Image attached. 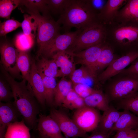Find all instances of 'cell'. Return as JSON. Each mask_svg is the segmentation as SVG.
<instances>
[{
	"instance_id": "7a4b0ae2",
	"label": "cell",
	"mask_w": 138,
	"mask_h": 138,
	"mask_svg": "<svg viewBox=\"0 0 138 138\" xmlns=\"http://www.w3.org/2000/svg\"><path fill=\"white\" fill-rule=\"evenodd\" d=\"M98 15L91 8L87 0H70L57 21L62 25L65 33L70 32L73 27L82 31L92 25L101 22Z\"/></svg>"
},
{
	"instance_id": "ee69618b",
	"label": "cell",
	"mask_w": 138,
	"mask_h": 138,
	"mask_svg": "<svg viewBox=\"0 0 138 138\" xmlns=\"http://www.w3.org/2000/svg\"><path fill=\"white\" fill-rule=\"evenodd\" d=\"M136 138H138V136Z\"/></svg>"
},
{
	"instance_id": "8992f818",
	"label": "cell",
	"mask_w": 138,
	"mask_h": 138,
	"mask_svg": "<svg viewBox=\"0 0 138 138\" xmlns=\"http://www.w3.org/2000/svg\"><path fill=\"white\" fill-rule=\"evenodd\" d=\"M113 81L105 93L109 101H120L133 95L138 91V78L123 75Z\"/></svg>"
},
{
	"instance_id": "e0dca14e",
	"label": "cell",
	"mask_w": 138,
	"mask_h": 138,
	"mask_svg": "<svg viewBox=\"0 0 138 138\" xmlns=\"http://www.w3.org/2000/svg\"><path fill=\"white\" fill-rule=\"evenodd\" d=\"M127 0H108L98 16L100 21L106 25L112 21L118 11Z\"/></svg>"
},
{
	"instance_id": "603a6c76",
	"label": "cell",
	"mask_w": 138,
	"mask_h": 138,
	"mask_svg": "<svg viewBox=\"0 0 138 138\" xmlns=\"http://www.w3.org/2000/svg\"><path fill=\"white\" fill-rule=\"evenodd\" d=\"M36 65L37 70L41 75L55 78L59 77L58 68L53 59L49 60L42 57L38 60Z\"/></svg>"
},
{
	"instance_id": "30bf717a",
	"label": "cell",
	"mask_w": 138,
	"mask_h": 138,
	"mask_svg": "<svg viewBox=\"0 0 138 138\" xmlns=\"http://www.w3.org/2000/svg\"><path fill=\"white\" fill-rule=\"evenodd\" d=\"M138 58V50L130 51L115 60L98 75V80L103 83L119 74Z\"/></svg>"
},
{
	"instance_id": "f35d334b",
	"label": "cell",
	"mask_w": 138,
	"mask_h": 138,
	"mask_svg": "<svg viewBox=\"0 0 138 138\" xmlns=\"http://www.w3.org/2000/svg\"><path fill=\"white\" fill-rule=\"evenodd\" d=\"M87 1L91 8L98 14L106 3L107 0H87Z\"/></svg>"
},
{
	"instance_id": "4dcf8cb0",
	"label": "cell",
	"mask_w": 138,
	"mask_h": 138,
	"mask_svg": "<svg viewBox=\"0 0 138 138\" xmlns=\"http://www.w3.org/2000/svg\"><path fill=\"white\" fill-rule=\"evenodd\" d=\"M119 101V106L120 109L129 110L138 117V91Z\"/></svg>"
},
{
	"instance_id": "52a82bcc",
	"label": "cell",
	"mask_w": 138,
	"mask_h": 138,
	"mask_svg": "<svg viewBox=\"0 0 138 138\" xmlns=\"http://www.w3.org/2000/svg\"><path fill=\"white\" fill-rule=\"evenodd\" d=\"M101 116L97 109L86 106L76 110L72 119L81 130L86 133L97 129Z\"/></svg>"
},
{
	"instance_id": "2e32d148",
	"label": "cell",
	"mask_w": 138,
	"mask_h": 138,
	"mask_svg": "<svg viewBox=\"0 0 138 138\" xmlns=\"http://www.w3.org/2000/svg\"><path fill=\"white\" fill-rule=\"evenodd\" d=\"M19 115H20L13 103L0 101V138H4L6 128L11 123L18 121Z\"/></svg>"
},
{
	"instance_id": "6da1fadb",
	"label": "cell",
	"mask_w": 138,
	"mask_h": 138,
	"mask_svg": "<svg viewBox=\"0 0 138 138\" xmlns=\"http://www.w3.org/2000/svg\"><path fill=\"white\" fill-rule=\"evenodd\" d=\"M1 69L11 88L14 104L25 122L30 128L35 129L37 123V116L40 114V108L36 98L28 89L26 82L23 79L20 82H17L2 66Z\"/></svg>"
},
{
	"instance_id": "484cf974",
	"label": "cell",
	"mask_w": 138,
	"mask_h": 138,
	"mask_svg": "<svg viewBox=\"0 0 138 138\" xmlns=\"http://www.w3.org/2000/svg\"><path fill=\"white\" fill-rule=\"evenodd\" d=\"M72 89V83L64 77L57 83L55 89L54 104L56 106L62 105L66 96Z\"/></svg>"
},
{
	"instance_id": "bcb514c9",
	"label": "cell",
	"mask_w": 138,
	"mask_h": 138,
	"mask_svg": "<svg viewBox=\"0 0 138 138\" xmlns=\"http://www.w3.org/2000/svg\"></svg>"
},
{
	"instance_id": "8fae6325",
	"label": "cell",
	"mask_w": 138,
	"mask_h": 138,
	"mask_svg": "<svg viewBox=\"0 0 138 138\" xmlns=\"http://www.w3.org/2000/svg\"><path fill=\"white\" fill-rule=\"evenodd\" d=\"M0 51L1 66L13 78H22L17 65V49L11 44L4 42L0 44Z\"/></svg>"
},
{
	"instance_id": "3957f363",
	"label": "cell",
	"mask_w": 138,
	"mask_h": 138,
	"mask_svg": "<svg viewBox=\"0 0 138 138\" xmlns=\"http://www.w3.org/2000/svg\"><path fill=\"white\" fill-rule=\"evenodd\" d=\"M105 25L106 42L113 50L116 48L126 54L138 50V22L112 21Z\"/></svg>"
},
{
	"instance_id": "d4e9b609",
	"label": "cell",
	"mask_w": 138,
	"mask_h": 138,
	"mask_svg": "<svg viewBox=\"0 0 138 138\" xmlns=\"http://www.w3.org/2000/svg\"><path fill=\"white\" fill-rule=\"evenodd\" d=\"M17 63L23 79L27 82L29 80L31 62L27 51L17 49Z\"/></svg>"
},
{
	"instance_id": "f1b7e54d",
	"label": "cell",
	"mask_w": 138,
	"mask_h": 138,
	"mask_svg": "<svg viewBox=\"0 0 138 138\" xmlns=\"http://www.w3.org/2000/svg\"><path fill=\"white\" fill-rule=\"evenodd\" d=\"M70 76L72 84L87 85L86 82L88 80H90L93 82L96 81L88 69L84 65L76 69Z\"/></svg>"
},
{
	"instance_id": "74e56055",
	"label": "cell",
	"mask_w": 138,
	"mask_h": 138,
	"mask_svg": "<svg viewBox=\"0 0 138 138\" xmlns=\"http://www.w3.org/2000/svg\"><path fill=\"white\" fill-rule=\"evenodd\" d=\"M113 138H136L138 136V130L125 129L116 131Z\"/></svg>"
},
{
	"instance_id": "d590c367",
	"label": "cell",
	"mask_w": 138,
	"mask_h": 138,
	"mask_svg": "<svg viewBox=\"0 0 138 138\" xmlns=\"http://www.w3.org/2000/svg\"><path fill=\"white\" fill-rule=\"evenodd\" d=\"M21 27V23L14 19H9L1 23L0 25V34L4 36Z\"/></svg>"
},
{
	"instance_id": "f546056e",
	"label": "cell",
	"mask_w": 138,
	"mask_h": 138,
	"mask_svg": "<svg viewBox=\"0 0 138 138\" xmlns=\"http://www.w3.org/2000/svg\"><path fill=\"white\" fill-rule=\"evenodd\" d=\"M24 20L21 23L23 33L27 36H30L34 38L37 28V23L32 15L25 14Z\"/></svg>"
},
{
	"instance_id": "5b68a950",
	"label": "cell",
	"mask_w": 138,
	"mask_h": 138,
	"mask_svg": "<svg viewBox=\"0 0 138 138\" xmlns=\"http://www.w3.org/2000/svg\"><path fill=\"white\" fill-rule=\"evenodd\" d=\"M27 11L34 17L37 23V40L39 47L37 56L38 59L45 46L60 34L61 27L57 21H54L50 16L42 15L38 12Z\"/></svg>"
},
{
	"instance_id": "ba28073f",
	"label": "cell",
	"mask_w": 138,
	"mask_h": 138,
	"mask_svg": "<svg viewBox=\"0 0 138 138\" xmlns=\"http://www.w3.org/2000/svg\"><path fill=\"white\" fill-rule=\"evenodd\" d=\"M49 115L56 122L62 132L67 138H86V133L81 130L72 119L62 112L52 109Z\"/></svg>"
},
{
	"instance_id": "44dd1931",
	"label": "cell",
	"mask_w": 138,
	"mask_h": 138,
	"mask_svg": "<svg viewBox=\"0 0 138 138\" xmlns=\"http://www.w3.org/2000/svg\"><path fill=\"white\" fill-rule=\"evenodd\" d=\"M86 106L103 112L110 107L109 100L105 94L96 90L92 94L84 99Z\"/></svg>"
},
{
	"instance_id": "7bdbcfd3",
	"label": "cell",
	"mask_w": 138,
	"mask_h": 138,
	"mask_svg": "<svg viewBox=\"0 0 138 138\" xmlns=\"http://www.w3.org/2000/svg\"><path fill=\"white\" fill-rule=\"evenodd\" d=\"M111 134L94 131L90 135L86 138H109Z\"/></svg>"
},
{
	"instance_id": "8d00e7d4",
	"label": "cell",
	"mask_w": 138,
	"mask_h": 138,
	"mask_svg": "<svg viewBox=\"0 0 138 138\" xmlns=\"http://www.w3.org/2000/svg\"><path fill=\"white\" fill-rule=\"evenodd\" d=\"M72 88L78 96L84 99L92 94L97 90L88 85L82 84H72Z\"/></svg>"
},
{
	"instance_id": "9c48e42d",
	"label": "cell",
	"mask_w": 138,
	"mask_h": 138,
	"mask_svg": "<svg viewBox=\"0 0 138 138\" xmlns=\"http://www.w3.org/2000/svg\"><path fill=\"white\" fill-rule=\"evenodd\" d=\"M82 31L77 30L75 31L59 34L45 46L41 55L47 58L52 57L57 52L67 50Z\"/></svg>"
},
{
	"instance_id": "60d3db41",
	"label": "cell",
	"mask_w": 138,
	"mask_h": 138,
	"mask_svg": "<svg viewBox=\"0 0 138 138\" xmlns=\"http://www.w3.org/2000/svg\"><path fill=\"white\" fill-rule=\"evenodd\" d=\"M78 96L72 88L66 96L62 105L64 107L68 108L72 102Z\"/></svg>"
},
{
	"instance_id": "cb8c5ba5",
	"label": "cell",
	"mask_w": 138,
	"mask_h": 138,
	"mask_svg": "<svg viewBox=\"0 0 138 138\" xmlns=\"http://www.w3.org/2000/svg\"><path fill=\"white\" fill-rule=\"evenodd\" d=\"M117 58L113 48L106 43L97 60L95 66V71L97 74L98 72L106 68Z\"/></svg>"
},
{
	"instance_id": "836d02e7",
	"label": "cell",
	"mask_w": 138,
	"mask_h": 138,
	"mask_svg": "<svg viewBox=\"0 0 138 138\" xmlns=\"http://www.w3.org/2000/svg\"><path fill=\"white\" fill-rule=\"evenodd\" d=\"M70 0H47L49 12L61 15L64 11Z\"/></svg>"
},
{
	"instance_id": "277c9868",
	"label": "cell",
	"mask_w": 138,
	"mask_h": 138,
	"mask_svg": "<svg viewBox=\"0 0 138 138\" xmlns=\"http://www.w3.org/2000/svg\"><path fill=\"white\" fill-rule=\"evenodd\" d=\"M106 25L102 22L95 24L82 31L67 50L77 52L106 42Z\"/></svg>"
},
{
	"instance_id": "e575fe53",
	"label": "cell",
	"mask_w": 138,
	"mask_h": 138,
	"mask_svg": "<svg viewBox=\"0 0 138 138\" xmlns=\"http://www.w3.org/2000/svg\"><path fill=\"white\" fill-rule=\"evenodd\" d=\"M13 98V92L9 83L6 79L1 77L0 79V101L7 102Z\"/></svg>"
},
{
	"instance_id": "4316f807",
	"label": "cell",
	"mask_w": 138,
	"mask_h": 138,
	"mask_svg": "<svg viewBox=\"0 0 138 138\" xmlns=\"http://www.w3.org/2000/svg\"><path fill=\"white\" fill-rule=\"evenodd\" d=\"M20 4L25 6L28 9L27 11L41 13L43 16H49L47 0H21Z\"/></svg>"
},
{
	"instance_id": "ffe728a7",
	"label": "cell",
	"mask_w": 138,
	"mask_h": 138,
	"mask_svg": "<svg viewBox=\"0 0 138 138\" xmlns=\"http://www.w3.org/2000/svg\"><path fill=\"white\" fill-rule=\"evenodd\" d=\"M138 128V117L130 111L124 110L121 112L118 119L111 132L125 129L136 130Z\"/></svg>"
},
{
	"instance_id": "ac0fdd59",
	"label": "cell",
	"mask_w": 138,
	"mask_h": 138,
	"mask_svg": "<svg viewBox=\"0 0 138 138\" xmlns=\"http://www.w3.org/2000/svg\"><path fill=\"white\" fill-rule=\"evenodd\" d=\"M113 21L138 22V0H127L125 4L118 11Z\"/></svg>"
},
{
	"instance_id": "d6986e66",
	"label": "cell",
	"mask_w": 138,
	"mask_h": 138,
	"mask_svg": "<svg viewBox=\"0 0 138 138\" xmlns=\"http://www.w3.org/2000/svg\"><path fill=\"white\" fill-rule=\"evenodd\" d=\"M121 112L110 106L103 111L97 129L95 131L106 133L112 134L111 131L117 121Z\"/></svg>"
},
{
	"instance_id": "ab89813d",
	"label": "cell",
	"mask_w": 138,
	"mask_h": 138,
	"mask_svg": "<svg viewBox=\"0 0 138 138\" xmlns=\"http://www.w3.org/2000/svg\"><path fill=\"white\" fill-rule=\"evenodd\" d=\"M119 74L130 75L138 78V59L129 67L125 69Z\"/></svg>"
},
{
	"instance_id": "f6af8a7d",
	"label": "cell",
	"mask_w": 138,
	"mask_h": 138,
	"mask_svg": "<svg viewBox=\"0 0 138 138\" xmlns=\"http://www.w3.org/2000/svg\"><path fill=\"white\" fill-rule=\"evenodd\" d=\"M137 129V130H138V129Z\"/></svg>"
},
{
	"instance_id": "7c38bea8",
	"label": "cell",
	"mask_w": 138,
	"mask_h": 138,
	"mask_svg": "<svg viewBox=\"0 0 138 138\" xmlns=\"http://www.w3.org/2000/svg\"><path fill=\"white\" fill-rule=\"evenodd\" d=\"M106 43L105 42L77 52H73L74 57L77 59L76 64H81L86 66L96 80L97 74L95 71V66Z\"/></svg>"
},
{
	"instance_id": "9a60e30c",
	"label": "cell",
	"mask_w": 138,
	"mask_h": 138,
	"mask_svg": "<svg viewBox=\"0 0 138 138\" xmlns=\"http://www.w3.org/2000/svg\"><path fill=\"white\" fill-rule=\"evenodd\" d=\"M37 126L41 138H66L63 135L57 123L49 115L40 114Z\"/></svg>"
},
{
	"instance_id": "4fadbf2b",
	"label": "cell",
	"mask_w": 138,
	"mask_h": 138,
	"mask_svg": "<svg viewBox=\"0 0 138 138\" xmlns=\"http://www.w3.org/2000/svg\"><path fill=\"white\" fill-rule=\"evenodd\" d=\"M27 86L39 104L42 106H44L46 102L43 82L37 70L34 59L31 62L29 80Z\"/></svg>"
},
{
	"instance_id": "d6a6232c",
	"label": "cell",
	"mask_w": 138,
	"mask_h": 138,
	"mask_svg": "<svg viewBox=\"0 0 138 138\" xmlns=\"http://www.w3.org/2000/svg\"><path fill=\"white\" fill-rule=\"evenodd\" d=\"M21 1L19 0H1L0 17L9 19L12 12L20 5Z\"/></svg>"
},
{
	"instance_id": "1f68e13d",
	"label": "cell",
	"mask_w": 138,
	"mask_h": 138,
	"mask_svg": "<svg viewBox=\"0 0 138 138\" xmlns=\"http://www.w3.org/2000/svg\"><path fill=\"white\" fill-rule=\"evenodd\" d=\"M34 38L31 36L26 35L23 33L18 34L15 41L16 49L20 51H28L33 45Z\"/></svg>"
},
{
	"instance_id": "7402d4cb",
	"label": "cell",
	"mask_w": 138,
	"mask_h": 138,
	"mask_svg": "<svg viewBox=\"0 0 138 138\" xmlns=\"http://www.w3.org/2000/svg\"><path fill=\"white\" fill-rule=\"evenodd\" d=\"M4 138H31L29 128L23 119L11 123L7 128Z\"/></svg>"
},
{
	"instance_id": "83f0119b",
	"label": "cell",
	"mask_w": 138,
	"mask_h": 138,
	"mask_svg": "<svg viewBox=\"0 0 138 138\" xmlns=\"http://www.w3.org/2000/svg\"><path fill=\"white\" fill-rule=\"evenodd\" d=\"M41 75L44 84L46 103L51 106L54 105V96L57 83L55 78Z\"/></svg>"
},
{
	"instance_id": "b9f144b4",
	"label": "cell",
	"mask_w": 138,
	"mask_h": 138,
	"mask_svg": "<svg viewBox=\"0 0 138 138\" xmlns=\"http://www.w3.org/2000/svg\"><path fill=\"white\" fill-rule=\"evenodd\" d=\"M85 106L84 98L79 96L72 102L68 108L77 110Z\"/></svg>"
},
{
	"instance_id": "5bb4252c",
	"label": "cell",
	"mask_w": 138,
	"mask_h": 138,
	"mask_svg": "<svg viewBox=\"0 0 138 138\" xmlns=\"http://www.w3.org/2000/svg\"><path fill=\"white\" fill-rule=\"evenodd\" d=\"M59 69V77L70 76L76 69L73 52L67 50L58 51L52 57Z\"/></svg>"
}]
</instances>
